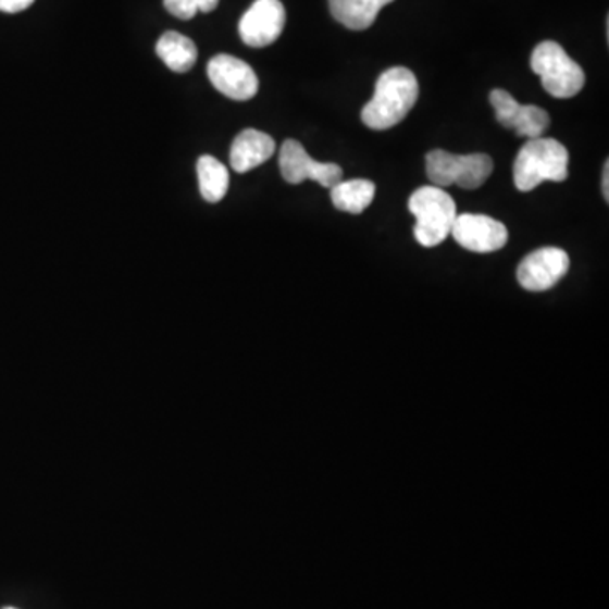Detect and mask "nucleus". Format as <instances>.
<instances>
[{
	"label": "nucleus",
	"mask_w": 609,
	"mask_h": 609,
	"mask_svg": "<svg viewBox=\"0 0 609 609\" xmlns=\"http://www.w3.org/2000/svg\"><path fill=\"white\" fill-rule=\"evenodd\" d=\"M419 82L405 66H393L381 73L373 99L361 112L362 122L370 129L386 130L405 121L419 100Z\"/></svg>",
	"instance_id": "nucleus-1"
},
{
	"label": "nucleus",
	"mask_w": 609,
	"mask_h": 609,
	"mask_svg": "<svg viewBox=\"0 0 609 609\" xmlns=\"http://www.w3.org/2000/svg\"><path fill=\"white\" fill-rule=\"evenodd\" d=\"M569 152L550 137L529 139L513 164L514 187L532 191L544 182H566L569 176Z\"/></svg>",
	"instance_id": "nucleus-2"
},
{
	"label": "nucleus",
	"mask_w": 609,
	"mask_h": 609,
	"mask_svg": "<svg viewBox=\"0 0 609 609\" xmlns=\"http://www.w3.org/2000/svg\"><path fill=\"white\" fill-rule=\"evenodd\" d=\"M408 209L415 215V237L423 248H435L450 236L457 206L444 188L420 187L411 195Z\"/></svg>",
	"instance_id": "nucleus-3"
},
{
	"label": "nucleus",
	"mask_w": 609,
	"mask_h": 609,
	"mask_svg": "<svg viewBox=\"0 0 609 609\" xmlns=\"http://www.w3.org/2000/svg\"><path fill=\"white\" fill-rule=\"evenodd\" d=\"M426 175L434 183V187H457L464 190H476L483 187L492 176V158L483 152L474 154H452V152L434 149L426 154Z\"/></svg>",
	"instance_id": "nucleus-4"
},
{
	"label": "nucleus",
	"mask_w": 609,
	"mask_h": 609,
	"mask_svg": "<svg viewBox=\"0 0 609 609\" xmlns=\"http://www.w3.org/2000/svg\"><path fill=\"white\" fill-rule=\"evenodd\" d=\"M533 73L542 78L545 91L556 99H572L586 84L584 70L556 41H544L533 50Z\"/></svg>",
	"instance_id": "nucleus-5"
},
{
	"label": "nucleus",
	"mask_w": 609,
	"mask_h": 609,
	"mask_svg": "<svg viewBox=\"0 0 609 609\" xmlns=\"http://www.w3.org/2000/svg\"><path fill=\"white\" fill-rule=\"evenodd\" d=\"M279 170L283 178L291 185L313 179L322 187L332 188L343 182V167L335 163H319L313 160L303 146L295 139H286L279 149Z\"/></svg>",
	"instance_id": "nucleus-6"
},
{
	"label": "nucleus",
	"mask_w": 609,
	"mask_h": 609,
	"mask_svg": "<svg viewBox=\"0 0 609 609\" xmlns=\"http://www.w3.org/2000/svg\"><path fill=\"white\" fill-rule=\"evenodd\" d=\"M450 234L459 246L477 254L499 251L507 246L510 237L507 225L481 213L457 215Z\"/></svg>",
	"instance_id": "nucleus-7"
},
{
	"label": "nucleus",
	"mask_w": 609,
	"mask_h": 609,
	"mask_svg": "<svg viewBox=\"0 0 609 609\" xmlns=\"http://www.w3.org/2000/svg\"><path fill=\"white\" fill-rule=\"evenodd\" d=\"M207 75L215 90L228 99L244 102L258 94L259 80L254 70L246 61L231 54L213 57L207 66Z\"/></svg>",
	"instance_id": "nucleus-8"
},
{
	"label": "nucleus",
	"mask_w": 609,
	"mask_h": 609,
	"mask_svg": "<svg viewBox=\"0 0 609 609\" xmlns=\"http://www.w3.org/2000/svg\"><path fill=\"white\" fill-rule=\"evenodd\" d=\"M571 259L560 248L533 251L518 266V283L529 291H547L568 274Z\"/></svg>",
	"instance_id": "nucleus-9"
},
{
	"label": "nucleus",
	"mask_w": 609,
	"mask_h": 609,
	"mask_svg": "<svg viewBox=\"0 0 609 609\" xmlns=\"http://www.w3.org/2000/svg\"><path fill=\"white\" fill-rule=\"evenodd\" d=\"M286 11L279 0H256L239 23V35L251 48H266L282 36Z\"/></svg>",
	"instance_id": "nucleus-10"
},
{
	"label": "nucleus",
	"mask_w": 609,
	"mask_h": 609,
	"mask_svg": "<svg viewBox=\"0 0 609 609\" xmlns=\"http://www.w3.org/2000/svg\"><path fill=\"white\" fill-rule=\"evenodd\" d=\"M489 100L499 124L513 129L517 136L537 139L544 136L545 130L550 126V117L542 107L522 105L507 90L496 88L492 91Z\"/></svg>",
	"instance_id": "nucleus-11"
},
{
	"label": "nucleus",
	"mask_w": 609,
	"mask_h": 609,
	"mask_svg": "<svg viewBox=\"0 0 609 609\" xmlns=\"http://www.w3.org/2000/svg\"><path fill=\"white\" fill-rule=\"evenodd\" d=\"M276 151V142L270 134L246 129L237 134L231 148V166L236 173H248L266 163Z\"/></svg>",
	"instance_id": "nucleus-12"
},
{
	"label": "nucleus",
	"mask_w": 609,
	"mask_h": 609,
	"mask_svg": "<svg viewBox=\"0 0 609 609\" xmlns=\"http://www.w3.org/2000/svg\"><path fill=\"white\" fill-rule=\"evenodd\" d=\"M393 0H328L332 15L343 26L352 30H364L373 26L377 14Z\"/></svg>",
	"instance_id": "nucleus-13"
},
{
	"label": "nucleus",
	"mask_w": 609,
	"mask_h": 609,
	"mask_svg": "<svg viewBox=\"0 0 609 609\" xmlns=\"http://www.w3.org/2000/svg\"><path fill=\"white\" fill-rule=\"evenodd\" d=\"M157 54L172 72L187 73L197 63V46L187 36L167 30L158 39Z\"/></svg>",
	"instance_id": "nucleus-14"
},
{
	"label": "nucleus",
	"mask_w": 609,
	"mask_h": 609,
	"mask_svg": "<svg viewBox=\"0 0 609 609\" xmlns=\"http://www.w3.org/2000/svg\"><path fill=\"white\" fill-rule=\"evenodd\" d=\"M374 195H376V185L370 179H349V182H339L331 188L335 209L355 215L364 212L373 203Z\"/></svg>",
	"instance_id": "nucleus-15"
},
{
	"label": "nucleus",
	"mask_w": 609,
	"mask_h": 609,
	"mask_svg": "<svg viewBox=\"0 0 609 609\" xmlns=\"http://www.w3.org/2000/svg\"><path fill=\"white\" fill-rule=\"evenodd\" d=\"M197 175L203 200L209 203L221 202L228 190L227 167L221 161L206 154L198 158Z\"/></svg>",
	"instance_id": "nucleus-16"
},
{
	"label": "nucleus",
	"mask_w": 609,
	"mask_h": 609,
	"mask_svg": "<svg viewBox=\"0 0 609 609\" xmlns=\"http://www.w3.org/2000/svg\"><path fill=\"white\" fill-rule=\"evenodd\" d=\"M164 8L178 20H194L198 12V0H163Z\"/></svg>",
	"instance_id": "nucleus-17"
},
{
	"label": "nucleus",
	"mask_w": 609,
	"mask_h": 609,
	"mask_svg": "<svg viewBox=\"0 0 609 609\" xmlns=\"http://www.w3.org/2000/svg\"><path fill=\"white\" fill-rule=\"evenodd\" d=\"M33 4H35V0H0V12L15 14V12L26 11Z\"/></svg>",
	"instance_id": "nucleus-18"
},
{
	"label": "nucleus",
	"mask_w": 609,
	"mask_h": 609,
	"mask_svg": "<svg viewBox=\"0 0 609 609\" xmlns=\"http://www.w3.org/2000/svg\"><path fill=\"white\" fill-rule=\"evenodd\" d=\"M221 0H198V12H212L217 9Z\"/></svg>",
	"instance_id": "nucleus-19"
},
{
	"label": "nucleus",
	"mask_w": 609,
	"mask_h": 609,
	"mask_svg": "<svg viewBox=\"0 0 609 609\" xmlns=\"http://www.w3.org/2000/svg\"><path fill=\"white\" fill-rule=\"evenodd\" d=\"M609 163L606 161L605 170H602V195H605L606 202L609 200Z\"/></svg>",
	"instance_id": "nucleus-20"
},
{
	"label": "nucleus",
	"mask_w": 609,
	"mask_h": 609,
	"mask_svg": "<svg viewBox=\"0 0 609 609\" xmlns=\"http://www.w3.org/2000/svg\"><path fill=\"white\" fill-rule=\"evenodd\" d=\"M2 609H17V608H2Z\"/></svg>",
	"instance_id": "nucleus-21"
}]
</instances>
